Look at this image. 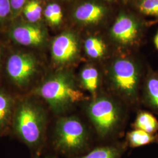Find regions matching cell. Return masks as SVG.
<instances>
[{
    "label": "cell",
    "mask_w": 158,
    "mask_h": 158,
    "mask_svg": "<svg viewBox=\"0 0 158 158\" xmlns=\"http://www.w3.org/2000/svg\"><path fill=\"white\" fill-rule=\"evenodd\" d=\"M81 105L98 140L102 143L117 141L127 122L129 107L105 90Z\"/></svg>",
    "instance_id": "obj_1"
},
{
    "label": "cell",
    "mask_w": 158,
    "mask_h": 158,
    "mask_svg": "<svg viewBox=\"0 0 158 158\" xmlns=\"http://www.w3.org/2000/svg\"><path fill=\"white\" fill-rule=\"evenodd\" d=\"M143 79L137 63L130 58L118 57L108 69L105 90L118 98L128 107H136L141 103Z\"/></svg>",
    "instance_id": "obj_2"
},
{
    "label": "cell",
    "mask_w": 158,
    "mask_h": 158,
    "mask_svg": "<svg viewBox=\"0 0 158 158\" xmlns=\"http://www.w3.org/2000/svg\"><path fill=\"white\" fill-rule=\"evenodd\" d=\"M38 94L57 115L68 113L89 97L80 87L78 80L66 70L48 77L38 89Z\"/></svg>",
    "instance_id": "obj_3"
},
{
    "label": "cell",
    "mask_w": 158,
    "mask_h": 158,
    "mask_svg": "<svg viewBox=\"0 0 158 158\" xmlns=\"http://www.w3.org/2000/svg\"><path fill=\"white\" fill-rule=\"evenodd\" d=\"M92 134L89 127L78 116H63L55 125L53 148L69 158L79 156L93 148Z\"/></svg>",
    "instance_id": "obj_4"
},
{
    "label": "cell",
    "mask_w": 158,
    "mask_h": 158,
    "mask_svg": "<svg viewBox=\"0 0 158 158\" xmlns=\"http://www.w3.org/2000/svg\"><path fill=\"white\" fill-rule=\"evenodd\" d=\"M46 124L45 113L37 105L24 102L17 108L14 128L19 137L29 147L38 148L42 144Z\"/></svg>",
    "instance_id": "obj_5"
},
{
    "label": "cell",
    "mask_w": 158,
    "mask_h": 158,
    "mask_svg": "<svg viewBox=\"0 0 158 158\" xmlns=\"http://www.w3.org/2000/svg\"><path fill=\"white\" fill-rule=\"evenodd\" d=\"M37 62L31 54L18 53L12 55L6 63V71L12 80L19 86L29 83L37 70Z\"/></svg>",
    "instance_id": "obj_6"
},
{
    "label": "cell",
    "mask_w": 158,
    "mask_h": 158,
    "mask_svg": "<svg viewBox=\"0 0 158 158\" xmlns=\"http://www.w3.org/2000/svg\"><path fill=\"white\" fill-rule=\"evenodd\" d=\"M80 53L79 41L73 33L66 32L56 36L51 46V55L53 62L66 66L75 62Z\"/></svg>",
    "instance_id": "obj_7"
},
{
    "label": "cell",
    "mask_w": 158,
    "mask_h": 158,
    "mask_svg": "<svg viewBox=\"0 0 158 158\" xmlns=\"http://www.w3.org/2000/svg\"><path fill=\"white\" fill-rule=\"evenodd\" d=\"M138 25L135 21L126 15H120L111 28L114 40L123 45L133 44L138 36Z\"/></svg>",
    "instance_id": "obj_8"
},
{
    "label": "cell",
    "mask_w": 158,
    "mask_h": 158,
    "mask_svg": "<svg viewBox=\"0 0 158 158\" xmlns=\"http://www.w3.org/2000/svg\"><path fill=\"white\" fill-rule=\"evenodd\" d=\"M81 89L90 97H95L105 90V81L99 69L91 64L81 69L77 79Z\"/></svg>",
    "instance_id": "obj_9"
},
{
    "label": "cell",
    "mask_w": 158,
    "mask_h": 158,
    "mask_svg": "<svg viewBox=\"0 0 158 158\" xmlns=\"http://www.w3.org/2000/svg\"><path fill=\"white\" fill-rule=\"evenodd\" d=\"M141 103L158 115V70H148L142 85Z\"/></svg>",
    "instance_id": "obj_10"
},
{
    "label": "cell",
    "mask_w": 158,
    "mask_h": 158,
    "mask_svg": "<svg viewBox=\"0 0 158 158\" xmlns=\"http://www.w3.org/2000/svg\"><path fill=\"white\" fill-rule=\"evenodd\" d=\"M11 36L18 44L27 46L41 45L45 40V34L38 26L29 24L20 25L13 29Z\"/></svg>",
    "instance_id": "obj_11"
},
{
    "label": "cell",
    "mask_w": 158,
    "mask_h": 158,
    "mask_svg": "<svg viewBox=\"0 0 158 158\" xmlns=\"http://www.w3.org/2000/svg\"><path fill=\"white\" fill-rule=\"evenodd\" d=\"M128 148L125 141H115L93 147L85 154L72 158H122Z\"/></svg>",
    "instance_id": "obj_12"
},
{
    "label": "cell",
    "mask_w": 158,
    "mask_h": 158,
    "mask_svg": "<svg viewBox=\"0 0 158 158\" xmlns=\"http://www.w3.org/2000/svg\"><path fill=\"white\" fill-rule=\"evenodd\" d=\"M104 14L105 9L102 6L89 2L79 6L74 13V16L80 23L91 24L102 20Z\"/></svg>",
    "instance_id": "obj_13"
},
{
    "label": "cell",
    "mask_w": 158,
    "mask_h": 158,
    "mask_svg": "<svg viewBox=\"0 0 158 158\" xmlns=\"http://www.w3.org/2000/svg\"><path fill=\"white\" fill-rule=\"evenodd\" d=\"M125 141L131 148L158 143V133L151 134L142 130L133 129L127 133Z\"/></svg>",
    "instance_id": "obj_14"
},
{
    "label": "cell",
    "mask_w": 158,
    "mask_h": 158,
    "mask_svg": "<svg viewBox=\"0 0 158 158\" xmlns=\"http://www.w3.org/2000/svg\"><path fill=\"white\" fill-rule=\"evenodd\" d=\"M132 129L142 130L151 134L158 133V120L152 112L140 110L131 124Z\"/></svg>",
    "instance_id": "obj_15"
},
{
    "label": "cell",
    "mask_w": 158,
    "mask_h": 158,
    "mask_svg": "<svg viewBox=\"0 0 158 158\" xmlns=\"http://www.w3.org/2000/svg\"><path fill=\"white\" fill-rule=\"evenodd\" d=\"M84 49L86 56L93 60H100L106 56L107 46L100 38L90 37L85 40Z\"/></svg>",
    "instance_id": "obj_16"
},
{
    "label": "cell",
    "mask_w": 158,
    "mask_h": 158,
    "mask_svg": "<svg viewBox=\"0 0 158 158\" xmlns=\"http://www.w3.org/2000/svg\"><path fill=\"white\" fill-rule=\"evenodd\" d=\"M23 9L24 15L30 23H36L40 19L42 8L39 1H29Z\"/></svg>",
    "instance_id": "obj_17"
},
{
    "label": "cell",
    "mask_w": 158,
    "mask_h": 158,
    "mask_svg": "<svg viewBox=\"0 0 158 158\" xmlns=\"http://www.w3.org/2000/svg\"><path fill=\"white\" fill-rule=\"evenodd\" d=\"M13 102L6 94L0 93V127L7 123L12 113Z\"/></svg>",
    "instance_id": "obj_18"
},
{
    "label": "cell",
    "mask_w": 158,
    "mask_h": 158,
    "mask_svg": "<svg viewBox=\"0 0 158 158\" xmlns=\"http://www.w3.org/2000/svg\"><path fill=\"white\" fill-rule=\"evenodd\" d=\"M44 15L46 20L52 25H59L63 19L62 8L57 3H52L46 7Z\"/></svg>",
    "instance_id": "obj_19"
},
{
    "label": "cell",
    "mask_w": 158,
    "mask_h": 158,
    "mask_svg": "<svg viewBox=\"0 0 158 158\" xmlns=\"http://www.w3.org/2000/svg\"><path fill=\"white\" fill-rule=\"evenodd\" d=\"M138 9L143 15L158 18V0H140Z\"/></svg>",
    "instance_id": "obj_20"
},
{
    "label": "cell",
    "mask_w": 158,
    "mask_h": 158,
    "mask_svg": "<svg viewBox=\"0 0 158 158\" xmlns=\"http://www.w3.org/2000/svg\"><path fill=\"white\" fill-rule=\"evenodd\" d=\"M11 11L10 0H0V21L5 19Z\"/></svg>",
    "instance_id": "obj_21"
},
{
    "label": "cell",
    "mask_w": 158,
    "mask_h": 158,
    "mask_svg": "<svg viewBox=\"0 0 158 158\" xmlns=\"http://www.w3.org/2000/svg\"><path fill=\"white\" fill-rule=\"evenodd\" d=\"M28 2V0H10L11 11L17 12L21 10Z\"/></svg>",
    "instance_id": "obj_22"
},
{
    "label": "cell",
    "mask_w": 158,
    "mask_h": 158,
    "mask_svg": "<svg viewBox=\"0 0 158 158\" xmlns=\"http://www.w3.org/2000/svg\"><path fill=\"white\" fill-rule=\"evenodd\" d=\"M154 44L158 51V32L154 38Z\"/></svg>",
    "instance_id": "obj_23"
},
{
    "label": "cell",
    "mask_w": 158,
    "mask_h": 158,
    "mask_svg": "<svg viewBox=\"0 0 158 158\" xmlns=\"http://www.w3.org/2000/svg\"><path fill=\"white\" fill-rule=\"evenodd\" d=\"M0 58H1V49H0Z\"/></svg>",
    "instance_id": "obj_24"
},
{
    "label": "cell",
    "mask_w": 158,
    "mask_h": 158,
    "mask_svg": "<svg viewBox=\"0 0 158 158\" xmlns=\"http://www.w3.org/2000/svg\"><path fill=\"white\" fill-rule=\"evenodd\" d=\"M107 1H110V0H107Z\"/></svg>",
    "instance_id": "obj_25"
},
{
    "label": "cell",
    "mask_w": 158,
    "mask_h": 158,
    "mask_svg": "<svg viewBox=\"0 0 158 158\" xmlns=\"http://www.w3.org/2000/svg\"></svg>",
    "instance_id": "obj_26"
}]
</instances>
